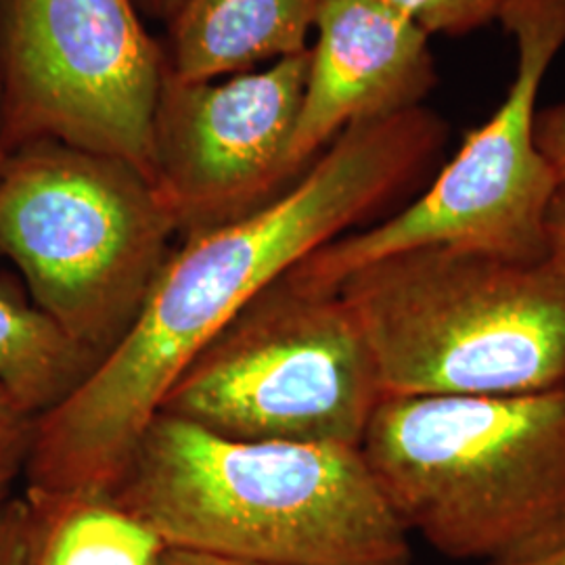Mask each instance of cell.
Returning <instances> with one entry per match:
<instances>
[{"mask_svg": "<svg viewBox=\"0 0 565 565\" xmlns=\"http://www.w3.org/2000/svg\"><path fill=\"white\" fill-rule=\"evenodd\" d=\"M448 141L450 124L427 105L356 121L275 200L184 235L126 335L34 417L25 488L109 497L182 366L310 254L413 200Z\"/></svg>", "mask_w": 565, "mask_h": 565, "instance_id": "1", "label": "cell"}, {"mask_svg": "<svg viewBox=\"0 0 565 565\" xmlns=\"http://www.w3.org/2000/svg\"><path fill=\"white\" fill-rule=\"evenodd\" d=\"M109 499L166 546L270 565H411L359 446L235 440L158 413Z\"/></svg>", "mask_w": 565, "mask_h": 565, "instance_id": "2", "label": "cell"}, {"mask_svg": "<svg viewBox=\"0 0 565 565\" xmlns=\"http://www.w3.org/2000/svg\"><path fill=\"white\" fill-rule=\"evenodd\" d=\"M359 450L408 534L448 559L515 564L565 543V387L384 396Z\"/></svg>", "mask_w": 565, "mask_h": 565, "instance_id": "3", "label": "cell"}, {"mask_svg": "<svg viewBox=\"0 0 565 565\" xmlns=\"http://www.w3.org/2000/svg\"><path fill=\"white\" fill-rule=\"evenodd\" d=\"M384 396H515L565 387V270L417 247L345 277Z\"/></svg>", "mask_w": 565, "mask_h": 565, "instance_id": "4", "label": "cell"}, {"mask_svg": "<svg viewBox=\"0 0 565 565\" xmlns=\"http://www.w3.org/2000/svg\"><path fill=\"white\" fill-rule=\"evenodd\" d=\"M174 233L156 186L118 158L34 141L2 160L0 258L95 363L141 315Z\"/></svg>", "mask_w": 565, "mask_h": 565, "instance_id": "5", "label": "cell"}, {"mask_svg": "<svg viewBox=\"0 0 565 565\" xmlns=\"http://www.w3.org/2000/svg\"><path fill=\"white\" fill-rule=\"evenodd\" d=\"M515 44L505 99L408 203L327 243L287 279L335 294L363 266L417 247H459L536 263L548 258L546 214L562 182L536 145L539 97L565 46V0H509L499 18Z\"/></svg>", "mask_w": 565, "mask_h": 565, "instance_id": "6", "label": "cell"}, {"mask_svg": "<svg viewBox=\"0 0 565 565\" xmlns=\"http://www.w3.org/2000/svg\"><path fill=\"white\" fill-rule=\"evenodd\" d=\"M382 398L342 296L282 277L182 366L158 413L235 440L359 446Z\"/></svg>", "mask_w": 565, "mask_h": 565, "instance_id": "7", "label": "cell"}, {"mask_svg": "<svg viewBox=\"0 0 565 565\" xmlns=\"http://www.w3.org/2000/svg\"><path fill=\"white\" fill-rule=\"evenodd\" d=\"M132 0H2L0 147L57 141L118 158L153 184L162 42Z\"/></svg>", "mask_w": 565, "mask_h": 565, "instance_id": "8", "label": "cell"}, {"mask_svg": "<svg viewBox=\"0 0 565 565\" xmlns=\"http://www.w3.org/2000/svg\"><path fill=\"white\" fill-rule=\"evenodd\" d=\"M306 74L308 51L221 84L163 72L151 121L153 186L177 233L233 223L298 181L289 142Z\"/></svg>", "mask_w": 565, "mask_h": 565, "instance_id": "9", "label": "cell"}, {"mask_svg": "<svg viewBox=\"0 0 565 565\" xmlns=\"http://www.w3.org/2000/svg\"><path fill=\"white\" fill-rule=\"evenodd\" d=\"M315 30L289 142L294 179L348 126L424 107L440 82L429 36L380 0H323Z\"/></svg>", "mask_w": 565, "mask_h": 565, "instance_id": "10", "label": "cell"}, {"mask_svg": "<svg viewBox=\"0 0 565 565\" xmlns=\"http://www.w3.org/2000/svg\"><path fill=\"white\" fill-rule=\"evenodd\" d=\"M323 0H184L166 25V72L216 81L308 51Z\"/></svg>", "mask_w": 565, "mask_h": 565, "instance_id": "11", "label": "cell"}, {"mask_svg": "<svg viewBox=\"0 0 565 565\" xmlns=\"http://www.w3.org/2000/svg\"><path fill=\"white\" fill-rule=\"evenodd\" d=\"M30 565H156L166 543L109 497L23 494Z\"/></svg>", "mask_w": 565, "mask_h": 565, "instance_id": "12", "label": "cell"}, {"mask_svg": "<svg viewBox=\"0 0 565 565\" xmlns=\"http://www.w3.org/2000/svg\"><path fill=\"white\" fill-rule=\"evenodd\" d=\"M93 364L34 303L0 291V387L25 413L39 417L61 403Z\"/></svg>", "mask_w": 565, "mask_h": 565, "instance_id": "13", "label": "cell"}, {"mask_svg": "<svg viewBox=\"0 0 565 565\" xmlns=\"http://www.w3.org/2000/svg\"><path fill=\"white\" fill-rule=\"evenodd\" d=\"M431 39H459L499 21L509 0H380Z\"/></svg>", "mask_w": 565, "mask_h": 565, "instance_id": "14", "label": "cell"}, {"mask_svg": "<svg viewBox=\"0 0 565 565\" xmlns=\"http://www.w3.org/2000/svg\"><path fill=\"white\" fill-rule=\"evenodd\" d=\"M32 434L34 417L0 387V511L15 499L13 486L25 473Z\"/></svg>", "mask_w": 565, "mask_h": 565, "instance_id": "15", "label": "cell"}, {"mask_svg": "<svg viewBox=\"0 0 565 565\" xmlns=\"http://www.w3.org/2000/svg\"><path fill=\"white\" fill-rule=\"evenodd\" d=\"M0 565H30V520L23 497L0 511Z\"/></svg>", "mask_w": 565, "mask_h": 565, "instance_id": "16", "label": "cell"}, {"mask_svg": "<svg viewBox=\"0 0 565 565\" xmlns=\"http://www.w3.org/2000/svg\"><path fill=\"white\" fill-rule=\"evenodd\" d=\"M534 135L557 181L565 184V102L539 109Z\"/></svg>", "mask_w": 565, "mask_h": 565, "instance_id": "17", "label": "cell"}, {"mask_svg": "<svg viewBox=\"0 0 565 565\" xmlns=\"http://www.w3.org/2000/svg\"><path fill=\"white\" fill-rule=\"evenodd\" d=\"M546 252L565 270V184H562L548 205L546 214Z\"/></svg>", "mask_w": 565, "mask_h": 565, "instance_id": "18", "label": "cell"}, {"mask_svg": "<svg viewBox=\"0 0 565 565\" xmlns=\"http://www.w3.org/2000/svg\"><path fill=\"white\" fill-rule=\"evenodd\" d=\"M156 565H270L247 562L237 557H226L216 553L205 551H193V548H179V546H166L162 557Z\"/></svg>", "mask_w": 565, "mask_h": 565, "instance_id": "19", "label": "cell"}, {"mask_svg": "<svg viewBox=\"0 0 565 565\" xmlns=\"http://www.w3.org/2000/svg\"><path fill=\"white\" fill-rule=\"evenodd\" d=\"M142 18L163 21L166 25L179 13L184 0H132Z\"/></svg>", "mask_w": 565, "mask_h": 565, "instance_id": "20", "label": "cell"}, {"mask_svg": "<svg viewBox=\"0 0 565 565\" xmlns=\"http://www.w3.org/2000/svg\"><path fill=\"white\" fill-rule=\"evenodd\" d=\"M490 565H565V543L564 545L548 551L545 555H539L534 559H525V562H515V564H490Z\"/></svg>", "mask_w": 565, "mask_h": 565, "instance_id": "21", "label": "cell"}, {"mask_svg": "<svg viewBox=\"0 0 565 565\" xmlns=\"http://www.w3.org/2000/svg\"><path fill=\"white\" fill-rule=\"evenodd\" d=\"M2 160H4V153H2V147H0V166H2Z\"/></svg>", "mask_w": 565, "mask_h": 565, "instance_id": "22", "label": "cell"}, {"mask_svg": "<svg viewBox=\"0 0 565 565\" xmlns=\"http://www.w3.org/2000/svg\"><path fill=\"white\" fill-rule=\"evenodd\" d=\"M0 9H2V0H0Z\"/></svg>", "mask_w": 565, "mask_h": 565, "instance_id": "23", "label": "cell"}]
</instances>
